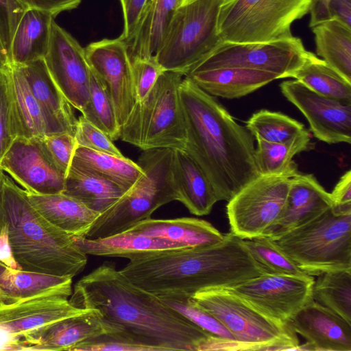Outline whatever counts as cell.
Returning <instances> with one entry per match:
<instances>
[{"instance_id": "1", "label": "cell", "mask_w": 351, "mask_h": 351, "mask_svg": "<svg viewBox=\"0 0 351 351\" xmlns=\"http://www.w3.org/2000/svg\"><path fill=\"white\" fill-rule=\"evenodd\" d=\"M69 300L76 308L98 310L106 321L156 351H197L212 335L133 284L111 261L79 280Z\"/></svg>"}, {"instance_id": "2", "label": "cell", "mask_w": 351, "mask_h": 351, "mask_svg": "<svg viewBox=\"0 0 351 351\" xmlns=\"http://www.w3.org/2000/svg\"><path fill=\"white\" fill-rule=\"evenodd\" d=\"M120 271L156 296L191 297L210 288H231L267 274L243 239L232 232L217 244L150 250L129 256Z\"/></svg>"}, {"instance_id": "3", "label": "cell", "mask_w": 351, "mask_h": 351, "mask_svg": "<svg viewBox=\"0 0 351 351\" xmlns=\"http://www.w3.org/2000/svg\"><path fill=\"white\" fill-rule=\"evenodd\" d=\"M179 91L187 137L184 151L205 173L217 200L228 202L260 175L255 138L188 76Z\"/></svg>"}, {"instance_id": "4", "label": "cell", "mask_w": 351, "mask_h": 351, "mask_svg": "<svg viewBox=\"0 0 351 351\" xmlns=\"http://www.w3.org/2000/svg\"><path fill=\"white\" fill-rule=\"evenodd\" d=\"M5 224L14 259L22 269L73 278L87 263V255L71 236L44 217L25 191L2 172L0 226Z\"/></svg>"}, {"instance_id": "5", "label": "cell", "mask_w": 351, "mask_h": 351, "mask_svg": "<svg viewBox=\"0 0 351 351\" xmlns=\"http://www.w3.org/2000/svg\"><path fill=\"white\" fill-rule=\"evenodd\" d=\"M173 154V149L167 148L144 150L137 162L143 174L112 206L100 213L83 237L94 239L123 232L151 218L160 206L178 201Z\"/></svg>"}, {"instance_id": "6", "label": "cell", "mask_w": 351, "mask_h": 351, "mask_svg": "<svg viewBox=\"0 0 351 351\" xmlns=\"http://www.w3.org/2000/svg\"><path fill=\"white\" fill-rule=\"evenodd\" d=\"M184 75L165 71L145 98L137 101L120 128L123 141L142 150H184L186 130L180 98Z\"/></svg>"}, {"instance_id": "7", "label": "cell", "mask_w": 351, "mask_h": 351, "mask_svg": "<svg viewBox=\"0 0 351 351\" xmlns=\"http://www.w3.org/2000/svg\"><path fill=\"white\" fill-rule=\"evenodd\" d=\"M232 335L237 350H298L299 340L289 323L269 316L228 288H210L191 297Z\"/></svg>"}, {"instance_id": "8", "label": "cell", "mask_w": 351, "mask_h": 351, "mask_svg": "<svg viewBox=\"0 0 351 351\" xmlns=\"http://www.w3.org/2000/svg\"><path fill=\"white\" fill-rule=\"evenodd\" d=\"M274 241L308 275L351 270V213L332 206Z\"/></svg>"}, {"instance_id": "9", "label": "cell", "mask_w": 351, "mask_h": 351, "mask_svg": "<svg viewBox=\"0 0 351 351\" xmlns=\"http://www.w3.org/2000/svg\"><path fill=\"white\" fill-rule=\"evenodd\" d=\"M224 0H197L178 8L165 39L154 56L164 71L184 76L223 40L218 16Z\"/></svg>"}, {"instance_id": "10", "label": "cell", "mask_w": 351, "mask_h": 351, "mask_svg": "<svg viewBox=\"0 0 351 351\" xmlns=\"http://www.w3.org/2000/svg\"><path fill=\"white\" fill-rule=\"evenodd\" d=\"M311 0H228L220 8L223 41L267 43L293 37L291 25L309 12Z\"/></svg>"}, {"instance_id": "11", "label": "cell", "mask_w": 351, "mask_h": 351, "mask_svg": "<svg viewBox=\"0 0 351 351\" xmlns=\"http://www.w3.org/2000/svg\"><path fill=\"white\" fill-rule=\"evenodd\" d=\"M291 178L259 175L245 185L228 202L230 232L242 239L266 237L282 212Z\"/></svg>"}, {"instance_id": "12", "label": "cell", "mask_w": 351, "mask_h": 351, "mask_svg": "<svg viewBox=\"0 0 351 351\" xmlns=\"http://www.w3.org/2000/svg\"><path fill=\"white\" fill-rule=\"evenodd\" d=\"M308 53L300 38L295 36L267 43L223 41L190 73L239 67L269 72L278 79L292 77L304 63Z\"/></svg>"}, {"instance_id": "13", "label": "cell", "mask_w": 351, "mask_h": 351, "mask_svg": "<svg viewBox=\"0 0 351 351\" xmlns=\"http://www.w3.org/2000/svg\"><path fill=\"white\" fill-rule=\"evenodd\" d=\"M313 276L264 274L228 288L254 306L284 323L313 299Z\"/></svg>"}, {"instance_id": "14", "label": "cell", "mask_w": 351, "mask_h": 351, "mask_svg": "<svg viewBox=\"0 0 351 351\" xmlns=\"http://www.w3.org/2000/svg\"><path fill=\"white\" fill-rule=\"evenodd\" d=\"M44 60L64 97L82 112L89 98L91 69L84 48L54 19Z\"/></svg>"}, {"instance_id": "15", "label": "cell", "mask_w": 351, "mask_h": 351, "mask_svg": "<svg viewBox=\"0 0 351 351\" xmlns=\"http://www.w3.org/2000/svg\"><path fill=\"white\" fill-rule=\"evenodd\" d=\"M72 291V285H68L1 303L0 328L12 337L17 345L19 341L40 328L83 313L86 309L76 308L70 303L69 297Z\"/></svg>"}, {"instance_id": "16", "label": "cell", "mask_w": 351, "mask_h": 351, "mask_svg": "<svg viewBox=\"0 0 351 351\" xmlns=\"http://www.w3.org/2000/svg\"><path fill=\"white\" fill-rule=\"evenodd\" d=\"M84 50L90 69L111 97L121 128L136 103L128 45L120 37L105 38L90 43Z\"/></svg>"}, {"instance_id": "17", "label": "cell", "mask_w": 351, "mask_h": 351, "mask_svg": "<svg viewBox=\"0 0 351 351\" xmlns=\"http://www.w3.org/2000/svg\"><path fill=\"white\" fill-rule=\"evenodd\" d=\"M0 169L27 193L56 194L65 175L51 162L38 138L17 136L0 161Z\"/></svg>"}, {"instance_id": "18", "label": "cell", "mask_w": 351, "mask_h": 351, "mask_svg": "<svg viewBox=\"0 0 351 351\" xmlns=\"http://www.w3.org/2000/svg\"><path fill=\"white\" fill-rule=\"evenodd\" d=\"M280 88L304 115L315 138L328 144H350L351 105L319 95L296 80L282 82Z\"/></svg>"}, {"instance_id": "19", "label": "cell", "mask_w": 351, "mask_h": 351, "mask_svg": "<svg viewBox=\"0 0 351 351\" xmlns=\"http://www.w3.org/2000/svg\"><path fill=\"white\" fill-rule=\"evenodd\" d=\"M122 328L106 321L97 309H86L40 328L18 341L16 350H68L89 339L122 332Z\"/></svg>"}, {"instance_id": "20", "label": "cell", "mask_w": 351, "mask_h": 351, "mask_svg": "<svg viewBox=\"0 0 351 351\" xmlns=\"http://www.w3.org/2000/svg\"><path fill=\"white\" fill-rule=\"evenodd\" d=\"M332 206L330 193L313 174L292 177L282 212L267 234L276 240L284 234L313 220Z\"/></svg>"}, {"instance_id": "21", "label": "cell", "mask_w": 351, "mask_h": 351, "mask_svg": "<svg viewBox=\"0 0 351 351\" xmlns=\"http://www.w3.org/2000/svg\"><path fill=\"white\" fill-rule=\"evenodd\" d=\"M311 350L351 351V323L315 300L301 308L289 322Z\"/></svg>"}, {"instance_id": "22", "label": "cell", "mask_w": 351, "mask_h": 351, "mask_svg": "<svg viewBox=\"0 0 351 351\" xmlns=\"http://www.w3.org/2000/svg\"><path fill=\"white\" fill-rule=\"evenodd\" d=\"M6 72L17 136L41 138L66 132L45 112L35 98L21 68L10 64Z\"/></svg>"}, {"instance_id": "23", "label": "cell", "mask_w": 351, "mask_h": 351, "mask_svg": "<svg viewBox=\"0 0 351 351\" xmlns=\"http://www.w3.org/2000/svg\"><path fill=\"white\" fill-rule=\"evenodd\" d=\"M185 76L209 95L226 99L245 96L278 79L269 72L239 67L194 71Z\"/></svg>"}, {"instance_id": "24", "label": "cell", "mask_w": 351, "mask_h": 351, "mask_svg": "<svg viewBox=\"0 0 351 351\" xmlns=\"http://www.w3.org/2000/svg\"><path fill=\"white\" fill-rule=\"evenodd\" d=\"M172 169L178 201L197 216L208 215L218 202L209 180L184 150L173 149Z\"/></svg>"}, {"instance_id": "25", "label": "cell", "mask_w": 351, "mask_h": 351, "mask_svg": "<svg viewBox=\"0 0 351 351\" xmlns=\"http://www.w3.org/2000/svg\"><path fill=\"white\" fill-rule=\"evenodd\" d=\"M128 230L180 243L186 247L217 244L226 236L210 223L193 217L149 218L139 221Z\"/></svg>"}, {"instance_id": "26", "label": "cell", "mask_w": 351, "mask_h": 351, "mask_svg": "<svg viewBox=\"0 0 351 351\" xmlns=\"http://www.w3.org/2000/svg\"><path fill=\"white\" fill-rule=\"evenodd\" d=\"M53 19L51 14L42 10L27 8L24 11L12 38L9 65H23L44 58Z\"/></svg>"}, {"instance_id": "27", "label": "cell", "mask_w": 351, "mask_h": 351, "mask_svg": "<svg viewBox=\"0 0 351 351\" xmlns=\"http://www.w3.org/2000/svg\"><path fill=\"white\" fill-rule=\"evenodd\" d=\"M32 206L49 222L71 236L84 237L100 213L63 193H27Z\"/></svg>"}, {"instance_id": "28", "label": "cell", "mask_w": 351, "mask_h": 351, "mask_svg": "<svg viewBox=\"0 0 351 351\" xmlns=\"http://www.w3.org/2000/svg\"><path fill=\"white\" fill-rule=\"evenodd\" d=\"M19 66L35 98L45 112L66 132L75 134L77 119L72 106L52 79L44 58Z\"/></svg>"}, {"instance_id": "29", "label": "cell", "mask_w": 351, "mask_h": 351, "mask_svg": "<svg viewBox=\"0 0 351 351\" xmlns=\"http://www.w3.org/2000/svg\"><path fill=\"white\" fill-rule=\"evenodd\" d=\"M178 8V0H150L132 40L128 45L131 62L156 55Z\"/></svg>"}, {"instance_id": "30", "label": "cell", "mask_w": 351, "mask_h": 351, "mask_svg": "<svg viewBox=\"0 0 351 351\" xmlns=\"http://www.w3.org/2000/svg\"><path fill=\"white\" fill-rule=\"evenodd\" d=\"M76 246L85 254L122 257L144 251L186 247L162 239L154 238L129 230L104 238L90 239L71 236Z\"/></svg>"}, {"instance_id": "31", "label": "cell", "mask_w": 351, "mask_h": 351, "mask_svg": "<svg viewBox=\"0 0 351 351\" xmlns=\"http://www.w3.org/2000/svg\"><path fill=\"white\" fill-rule=\"evenodd\" d=\"M128 190L101 176L70 166L63 193L101 213L112 206Z\"/></svg>"}, {"instance_id": "32", "label": "cell", "mask_w": 351, "mask_h": 351, "mask_svg": "<svg viewBox=\"0 0 351 351\" xmlns=\"http://www.w3.org/2000/svg\"><path fill=\"white\" fill-rule=\"evenodd\" d=\"M316 53L351 83V27L332 18L312 27Z\"/></svg>"}, {"instance_id": "33", "label": "cell", "mask_w": 351, "mask_h": 351, "mask_svg": "<svg viewBox=\"0 0 351 351\" xmlns=\"http://www.w3.org/2000/svg\"><path fill=\"white\" fill-rule=\"evenodd\" d=\"M71 166L85 170L116 183L128 190L143 174L137 162L123 156L112 155L77 146Z\"/></svg>"}, {"instance_id": "34", "label": "cell", "mask_w": 351, "mask_h": 351, "mask_svg": "<svg viewBox=\"0 0 351 351\" xmlns=\"http://www.w3.org/2000/svg\"><path fill=\"white\" fill-rule=\"evenodd\" d=\"M256 160L260 175H286L293 177L300 172L293 160L295 155L314 148L308 132L285 143H273L255 138Z\"/></svg>"}, {"instance_id": "35", "label": "cell", "mask_w": 351, "mask_h": 351, "mask_svg": "<svg viewBox=\"0 0 351 351\" xmlns=\"http://www.w3.org/2000/svg\"><path fill=\"white\" fill-rule=\"evenodd\" d=\"M292 77L319 95L351 105V83L310 51Z\"/></svg>"}, {"instance_id": "36", "label": "cell", "mask_w": 351, "mask_h": 351, "mask_svg": "<svg viewBox=\"0 0 351 351\" xmlns=\"http://www.w3.org/2000/svg\"><path fill=\"white\" fill-rule=\"evenodd\" d=\"M72 278L10 268L0 263V287L12 302L43 292L72 285Z\"/></svg>"}, {"instance_id": "37", "label": "cell", "mask_w": 351, "mask_h": 351, "mask_svg": "<svg viewBox=\"0 0 351 351\" xmlns=\"http://www.w3.org/2000/svg\"><path fill=\"white\" fill-rule=\"evenodd\" d=\"M313 287V299L351 323V270L327 271Z\"/></svg>"}, {"instance_id": "38", "label": "cell", "mask_w": 351, "mask_h": 351, "mask_svg": "<svg viewBox=\"0 0 351 351\" xmlns=\"http://www.w3.org/2000/svg\"><path fill=\"white\" fill-rule=\"evenodd\" d=\"M245 127L254 138L273 143L288 142L308 132L297 120L268 110L254 113L246 121Z\"/></svg>"}, {"instance_id": "39", "label": "cell", "mask_w": 351, "mask_h": 351, "mask_svg": "<svg viewBox=\"0 0 351 351\" xmlns=\"http://www.w3.org/2000/svg\"><path fill=\"white\" fill-rule=\"evenodd\" d=\"M81 112L86 119L105 132L112 141L119 138L120 127L114 104L103 82L92 70L88 101Z\"/></svg>"}, {"instance_id": "40", "label": "cell", "mask_w": 351, "mask_h": 351, "mask_svg": "<svg viewBox=\"0 0 351 351\" xmlns=\"http://www.w3.org/2000/svg\"><path fill=\"white\" fill-rule=\"evenodd\" d=\"M243 241L250 254L267 274L310 276L296 265L274 240L260 237Z\"/></svg>"}, {"instance_id": "41", "label": "cell", "mask_w": 351, "mask_h": 351, "mask_svg": "<svg viewBox=\"0 0 351 351\" xmlns=\"http://www.w3.org/2000/svg\"><path fill=\"white\" fill-rule=\"evenodd\" d=\"M171 308L213 336L237 343L232 335L213 315L197 306L191 297L181 295L158 296Z\"/></svg>"}, {"instance_id": "42", "label": "cell", "mask_w": 351, "mask_h": 351, "mask_svg": "<svg viewBox=\"0 0 351 351\" xmlns=\"http://www.w3.org/2000/svg\"><path fill=\"white\" fill-rule=\"evenodd\" d=\"M71 351H156L145 345L124 332L104 334L84 341Z\"/></svg>"}, {"instance_id": "43", "label": "cell", "mask_w": 351, "mask_h": 351, "mask_svg": "<svg viewBox=\"0 0 351 351\" xmlns=\"http://www.w3.org/2000/svg\"><path fill=\"white\" fill-rule=\"evenodd\" d=\"M38 139L49 159L66 176L77 147L75 136L62 132L45 136Z\"/></svg>"}, {"instance_id": "44", "label": "cell", "mask_w": 351, "mask_h": 351, "mask_svg": "<svg viewBox=\"0 0 351 351\" xmlns=\"http://www.w3.org/2000/svg\"><path fill=\"white\" fill-rule=\"evenodd\" d=\"M6 69L0 70V161L17 137Z\"/></svg>"}, {"instance_id": "45", "label": "cell", "mask_w": 351, "mask_h": 351, "mask_svg": "<svg viewBox=\"0 0 351 351\" xmlns=\"http://www.w3.org/2000/svg\"><path fill=\"white\" fill-rule=\"evenodd\" d=\"M74 136L77 146L123 156L111 138L82 115L80 116L77 120Z\"/></svg>"}, {"instance_id": "46", "label": "cell", "mask_w": 351, "mask_h": 351, "mask_svg": "<svg viewBox=\"0 0 351 351\" xmlns=\"http://www.w3.org/2000/svg\"><path fill=\"white\" fill-rule=\"evenodd\" d=\"M25 6L16 0H0V53L9 66V53L15 27Z\"/></svg>"}, {"instance_id": "47", "label": "cell", "mask_w": 351, "mask_h": 351, "mask_svg": "<svg viewBox=\"0 0 351 351\" xmlns=\"http://www.w3.org/2000/svg\"><path fill=\"white\" fill-rule=\"evenodd\" d=\"M131 62L137 102L145 98L159 76L165 71L154 56L147 59H136Z\"/></svg>"}, {"instance_id": "48", "label": "cell", "mask_w": 351, "mask_h": 351, "mask_svg": "<svg viewBox=\"0 0 351 351\" xmlns=\"http://www.w3.org/2000/svg\"><path fill=\"white\" fill-rule=\"evenodd\" d=\"M119 1L123 16V31L119 37L128 45L135 34L150 0Z\"/></svg>"}, {"instance_id": "49", "label": "cell", "mask_w": 351, "mask_h": 351, "mask_svg": "<svg viewBox=\"0 0 351 351\" xmlns=\"http://www.w3.org/2000/svg\"><path fill=\"white\" fill-rule=\"evenodd\" d=\"M334 210L351 213V171H347L339 179L330 193Z\"/></svg>"}, {"instance_id": "50", "label": "cell", "mask_w": 351, "mask_h": 351, "mask_svg": "<svg viewBox=\"0 0 351 351\" xmlns=\"http://www.w3.org/2000/svg\"><path fill=\"white\" fill-rule=\"evenodd\" d=\"M27 8L36 9L51 14L54 18L60 12L76 8L81 0H16Z\"/></svg>"}, {"instance_id": "51", "label": "cell", "mask_w": 351, "mask_h": 351, "mask_svg": "<svg viewBox=\"0 0 351 351\" xmlns=\"http://www.w3.org/2000/svg\"><path fill=\"white\" fill-rule=\"evenodd\" d=\"M0 263L12 269H22L13 256L5 224H2L0 229Z\"/></svg>"}, {"instance_id": "52", "label": "cell", "mask_w": 351, "mask_h": 351, "mask_svg": "<svg viewBox=\"0 0 351 351\" xmlns=\"http://www.w3.org/2000/svg\"><path fill=\"white\" fill-rule=\"evenodd\" d=\"M332 18L351 27V0H330L328 5Z\"/></svg>"}, {"instance_id": "53", "label": "cell", "mask_w": 351, "mask_h": 351, "mask_svg": "<svg viewBox=\"0 0 351 351\" xmlns=\"http://www.w3.org/2000/svg\"><path fill=\"white\" fill-rule=\"evenodd\" d=\"M330 1V0H311L309 10L310 27L312 28L316 25L331 19L328 9Z\"/></svg>"}, {"instance_id": "54", "label": "cell", "mask_w": 351, "mask_h": 351, "mask_svg": "<svg viewBox=\"0 0 351 351\" xmlns=\"http://www.w3.org/2000/svg\"><path fill=\"white\" fill-rule=\"evenodd\" d=\"M197 0H178V8L184 6L186 5L190 4L194 1H196ZM228 0H224V2Z\"/></svg>"}, {"instance_id": "55", "label": "cell", "mask_w": 351, "mask_h": 351, "mask_svg": "<svg viewBox=\"0 0 351 351\" xmlns=\"http://www.w3.org/2000/svg\"><path fill=\"white\" fill-rule=\"evenodd\" d=\"M8 67V64L0 53V69H5Z\"/></svg>"}, {"instance_id": "56", "label": "cell", "mask_w": 351, "mask_h": 351, "mask_svg": "<svg viewBox=\"0 0 351 351\" xmlns=\"http://www.w3.org/2000/svg\"><path fill=\"white\" fill-rule=\"evenodd\" d=\"M5 298V295L0 287V304L3 302Z\"/></svg>"}, {"instance_id": "57", "label": "cell", "mask_w": 351, "mask_h": 351, "mask_svg": "<svg viewBox=\"0 0 351 351\" xmlns=\"http://www.w3.org/2000/svg\"><path fill=\"white\" fill-rule=\"evenodd\" d=\"M2 172L3 171L0 169V183H1V178ZM0 229H1V226H0Z\"/></svg>"}, {"instance_id": "58", "label": "cell", "mask_w": 351, "mask_h": 351, "mask_svg": "<svg viewBox=\"0 0 351 351\" xmlns=\"http://www.w3.org/2000/svg\"><path fill=\"white\" fill-rule=\"evenodd\" d=\"M1 70V69H0Z\"/></svg>"}]
</instances>
